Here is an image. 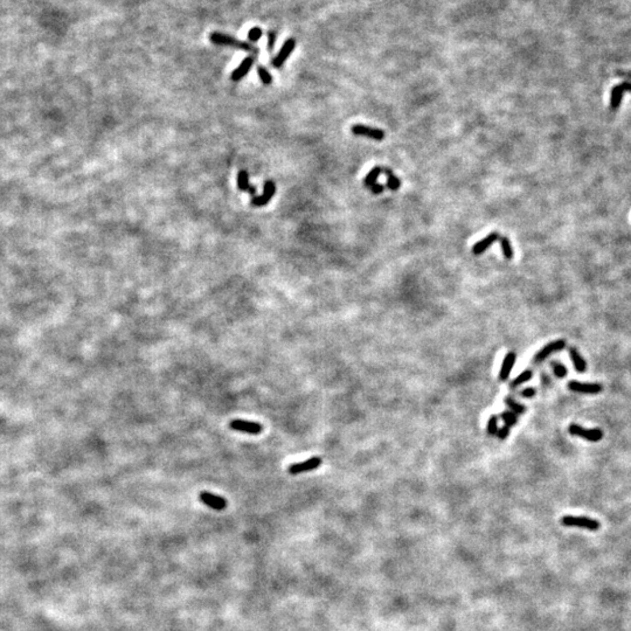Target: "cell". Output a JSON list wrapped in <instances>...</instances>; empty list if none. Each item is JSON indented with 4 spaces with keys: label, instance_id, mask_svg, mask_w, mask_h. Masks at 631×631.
Returning <instances> with one entry per match:
<instances>
[{
    "label": "cell",
    "instance_id": "83f0119b",
    "mask_svg": "<svg viewBox=\"0 0 631 631\" xmlns=\"http://www.w3.org/2000/svg\"><path fill=\"white\" fill-rule=\"evenodd\" d=\"M510 428L511 427L506 426V424H505L503 428H500V430L498 431V435H497L498 438H499V440H505V438L510 435Z\"/></svg>",
    "mask_w": 631,
    "mask_h": 631
},
{
    "label": "cell",
    "instance_id": "ac0fdd59",
    "mask_svg": "<svg viewBox=\"0 0 631 631\" xmlns=\"http://www.w3.org/2000/svg\"><path fill=\"white\" fill-rule=\"evenodd\" d=\"M382 172H385V175L387 176V187H388L390 191L398 190L401 186V182L397 177L393 175L392 169L386 168V169H382Z\"/></svg>",
    "mask_w": 631,
    "mask_h": 631
},
{
    "label": "cell",
    "instance_id": "ffe728a7",
    "mask_svg": "<svg viewBox=\"0 0 631 631\" xmlns=\"http://www.w3.org/2000/svg\"><path fill=\"white\" fill-rule=\"evenodd\" d=\"M381 172H382V168H380V167H374L373 169H371L370 173L366 176V178H365V186L370 188L372 185H374V184L376 183V179H378V177L381 175Z\"/></svg>",
    "mask_w": 631,
    "mask_h": 631
},
{
    "label": "cell",
    "instance_id": "4dcf8cb0",
    "mask_svg": "<svg viewBox=\"0 0 631 631\" xmlns=\"http://www.w3.org/2000/svg\"><path fill=\"white\" fill-rule=\"evenodd\" d=\"M522 394H523V396H525V397H533L537 394V392L533 387H529V388L524 389Z\"/></svg>",
    "mask_w": 631,
    "mask_h": 631
},
{
    "label": "cell",
    "instance_id": "7c38bea8",
    "mask_svg": "<svg viewBox=\"0 0 631 631\" xmlns=\"http://www.w3.org/2000/svg\"><path fill=\"white\" fill-rule=\"evenodd\" d=\"M625 91H631V83L629 82H624L619 86L615 87L614 90L611 91V98H610V108L612 110H616L621 104L622 101V96Z\"/></svg>",
    "mask_w": 631,
    "mask_h": 631
},
{
    "label": "cell",
    "instance_id": "9a60e30c",
    "mask_svg": "<svg viewBox=\"0 0 631 631\" xmlns=\"http://www.w3.org/2000/svg\"><path fill=\"white\" fill-rule=\"evenodd\" d=\"M499 238L500 236L498 233L489 234L485 239L478 241L474 247H472V253H474L475 255H482V254L484 253L485 250L488 249L491 245H492V243L496 242L497 240H499Z\"/></svg>",
    "mask_w": 631,
    "mask_h": 631
},
{
    "label": "cell",
    "instance_id": "8992f818",
    "mask_svg": "<svg viewBox=\"0 0 631 631\" xmlns=\"http://www.w3.org/2000/svg\"><path fill=\"white\" fill-rule=\"evenodd\" d=\"M275 193H276L275 183L272 182V180H268V182H265L264 184L263 194L260 195V197H254L252 199V205L255 206V207H263V206L269 204V201L271 200Z\"/></svg>",
    "mask_w": 631,
    "mask_h": 631
},
{
    "label": "cell",
    "instance_id": "f546056e",
    "mask_svg": "<svg viewBox=\"0 0 631 631\" xmlns=\"http://www.w3.org/2000/svg\"><path fill=\"white\" fill-rule=\"evenodd\" d=\"M370 188H371L372 193H373V194H381L382 192H383V190H385V187H383L382 185H380V184H378V183H375L374 185H372Z\"/></svg>",
    "mask_w": 631,
    "mask_h": 631
},
{
    "label": "cell",
    "instance_id": "277c9868",
    "mask_svg": "<svg viewBox=\"0 0 631 631\" xmlns=\"http://www.w3.org/2000/svg\"><path fill=\"white\" fill-rule=\"evenodd\" d=\"M230 427H231V429H233V430L241 431V433L252 434V435H257L263 430V428H262L260 423L252 422V421H246V420H233L231 422Z\"/></svg>",
    "mask_w": 631,
    "mask_h": 631
},
{
    "label": "cell",
    "instance_id": "5bb4252c",
    "mask_svg": "<svg viewBox=\"0 0 631 631\" xmlns=\"http://www.w3.org/2000/svg\"><path fill=\"white\" fill-rule=\"evenodd\" d=\"M254 65V58L253 56H248L246 58L245 60L241 62V65L236 68L233 73H232V80L238 82V81H241L243 77H245L247 74L250 72Z\"/></svg>",
    "mask_w": 631,
    "mask_h": 631
},
{
    "label": "cell",
    "instance_id": "9c48e42d",
    "mask_svg": "<svg viewBox=\"0 0 631 631\" xmlns=\"http://www.w3.org/2000/svg\"><path fill=\"white\" fill-rule=\"evenodd\" d=\"M564 348H566V341H564L563 339L554 340V341L549 342V344L546 345L545 348H542L540 351H539L534 359H536L537 363H541V361H544L546 358L551 356V354H553L554 352H559V351L563 350Z\"/></svg>",
    "mask_w": 631,
    "mask_h": 631
},
{
    "label": "cell",
    "instance_id": "8fae6325",
    "mask_svg": "<svg viewBox=\"0 0 631 631\" xmlns=\"http://www.w3.org/2000/svg\"><path fill=\"white\" fill-rule=\"evenodd\" d=\"M296 46V41L294 39H289L284 42V45L280 48L279 53L277 54L274 60H272V66L275 68H280L284 65V62L288 60V58L290 56L291 53H293L294 48Z\"/></svg>",
    "mask_w": 631,
    "mask_h": 631
},
{
    "label": "cell",
    "instance_id": "484cf974",
    "mask_svg": "<svg viewBox=\"0 0 631 631\" xmlns=\"http://www.w3.org/2000/svg\"><path fill=\"white\" fill-rule=\"evenodd\" d=\"M262 36V29L260 27H254L248 32V39L250 42H257Z\"/></svg>",
    "mask_w": 631,
    "mask_h": 631
},
{
    "label": "cell",
    "instance_id": "4316f807",
    "mask_svg": "<svg viewBox=\"0 0 631 631\" xmlns=\"http://www.w3.org/2000/svg\"><path fill=\"white\" fill-rule=\"evenodd\" d=\"M553 368H554V374L558 376V378H564L567 375V368L563 366L562 364H553Z\"/></svg>",
    "mask_w": 631,
    "mask_h": 631
},
{
    "label": "cell",
    "instance_id": "cb8c5ba5",
    "mask_svg": "<svg viewBox=\"0 0 631 631\" xmlns=\"http://www.w3.org/2000/svg\"><path fill=\"white\" fill-rule=\"evenodd\" d=\"M257 73H258V76H260V79L262 81V83L265 84V86H268V84H270L272 82L271 74L269 73L268 70L265 69L264 67H258L257 68Z\"/></svg>",
    "mask_w": 631,
    "mask_h": 631
},
{
    "label": "cell",
    "instance_id": "52a82bcc",
    "mask_svg": "<svg viewBox=\"0 0 631 631\" xmlns=\"http://www.w3.org/2000/svg\"><path fill=\"white\" fill-rule=\"evenodd\" d=\"M322 460L319 457H311V458L303 461V462L293 464L289 467V474L291 475H300L303 472H308L311 470H316L317 468L320 467Z\"/></svg>",
    "mask_w": 631,
    "mask_h": 631
},
{
    "label": "cell",
    "instance_id": "6da1fadb",
    "mask_svg": "<svg viewBox=\"0 0 631 631\" xmlns=\"http://www.w3.org/2000/svg\"><path fill=\"white\" fill-rule=\"evenodd\" d=\"M209 40L212 41L214 45H220V46H230V47H234V48H240V49L250 51L253 54H258V49L254 46L250 45V43L246 42V41H241V40H236L234 39L233 36L222 34V33L219 32H214L210 34Z\"/></svg>",
    "mask_w": 631,
    "mask_h": 631
},
{
    "label": "cell",
    "instance_id": "603a6c76",
    "mask_svg": "<svg viewBox=\"0 0 631 631\" xmlns=\"http://www.w3.org/2000/svg\"><path fill=\"white\" fill-rule=\"evenodd\" d=\"M500 418L504 421L505 424L508 427L514 426V424L517 423V421H518V418H517L515 413L513 412H504L503 414L500 415Z\"/></svg>",
    "mask_w": 631,
    "mask_h": 631
},
{
    "label": "cell",
    "instance_id": "ba28073f",
    "mask_svg": "<svg viewBox=\"0 0 631 631\" xmlns=\"http://www.w3.org/2000/svg\"><path fill=\"white\" fill-rule=\"evenodd\" d=\"M352 132L356 136H364V137L374 139V140H382L385 138V132L381 129L370 128L366 125L356 124L352 127Z\"/></svg>",
    "mask_w": 631,
    "mask_h": 631
},
{
    "label": "cell",
    "instance_id": "2e32d148",
    "mask_svg": "<svg viewBox=\"0 0 631 631\" xmlns=\"http://www.w3.org/2000/svg\"><path fill=\"white\" fill-rule=\"evenodd\" d=\"M238 186H239L240 190L243 191V192H249V193L253 194V195H255V193H256L255 188H254L253 186H250V184H249V175H248V172L245 171V169H242V171L239 172V175H238Z\"/></svg>",
    "mask_w": 631,
    "mask_h": 631
},
{
    "label": "cell",
    "instance_id": "e0dca14e",
    "mask_svg": "<svg viewBox=\"0 0 631 631\" xmlns=\"http://www.w3.org/2000/svg\"><path fill=\"white\" fill-rule=\"evenodd\" d=\"M570 358L573 361V365L579 373H584L587 370V364L584 358H582L575 349H570Z\"/></svg>",
    "mask_w": 631,
    "mask_h": 631
},
{
    "label": "cell",
    "instance_id": "7402d4cb",
    "mask_svg": "<svg viewBox=\"0 0 631 631\" xmlns=\"http://www.w3.org/2000/svg\"><path fill=\"white\" fill-rule=\"evenodd\" d=\"M531 379H532V372H531L530 370L524 371L522 374H519L513 380V381H512V387H517V386H519V385H523V383L530 381Z\"/></svg>",
    "mask_w": 631,
    "mask_h": 631
},
{
    "label": "cell",
    "instance_id": "5b68a950",
    "mask_svg": "<svg viewBox=\"0 0 631 631\" xmlns=\"http://www.w3.org/2000/svg\"><path fill=\"white\" fill-rule=\"evenodd\" d=\"M199 498H200L202 504H205L206 506L213 508V510L222 511L227 507V501L223 497L216 496V494L207 492V491L201 492Z\"/></svg>",
    "mask_w": 631,
    "mask_h": 631
},
{
    "label": "cell",
    "instance_id": "d6986e66",
    "mask_svg": "<svg viewBox=\"0 0 631 631\" xmlns=\"http://www.w3.org/2000/svg\"><path fill=\"white\" fill-rule=\"evenodd\" d=\"M499 242L501 246V250H503L504 257L506 260H511L513 257V249H512V245L506 236H500L499 238Z\"/></svg>",
    "mask_w": 631,
    "mask_h": 631
},
{
    "label": "cell",
    "instance_id": "44dd1931",
    "mask_svg": "<svg viewBox=\"0 0 631 631\" xmlns=\"http://www.w3.org/2000/svg\"><path fill=\"white\" fill-rule=\"evenodd\" d=\"M505 402H506V405L511 408L512 412L515 413V414H523V413H525L526 411L525 406L518 404V402H515L513 398L510 396H507L506 398H505Z\"/></svg>",
    "mask_w": 631,
    "mask_h": 631
},
{
    "label": "cell",
    "instance_id": "d4e9b609",
    "mask_svg": "<svg viewBox=\"0 0 631 631\" xmlns=\"http://www.w3.org/2000/svg\"><path fill=\"white\" fill-rule=\"evenodd\" d=\"M488 433L490 435H496L498 433V418L496 415H491L488 421Z\"/></svg>",
    "mask_w": 631,
    "mask_h": 631
},
{
    "label": "cell",
    "instance_id": "7a4b0ae2",
    "mask_svg": "<svg viewBox=\"0 0 631 631\" xmlns=\"http://www.w3.org/2000/svg\"><path fill=\"white\" fill-rule=\"evenodd\" d=\"M561 524L563 526H577L581 529H586L589 531H597L600 529V523L595 519L588 518V517H574V515H566L561 519Z\"/></svg>",
    "mask_w": 631,
    "mask_h": 631
},
{
    "label": "cell",
    "instance_id": "3957f363",
    "mask_svg": "<svg viewBox=\"0 0 631 631\" xmlns=\"http://www.w3.org/2000/svg\"><path fill=\"white\" fill-rule=\"evenodd\" d=\"M568 431H569L573 436L585 438V440L590 441V442H599L603 438V431L599 429V428H594V429H585V428L579 426V424L571 423L569 428H568Z\"/></svg>",
    "mask_w": 631,
    "mask_h": 631
},
{
    "label": "cell",
    "instance_id": "f1b7e54d",
    "mask_svg": "<svg viewBox=\"0 0 631 631\" xmlns=\"http://www.w3.org/2000/svg\"><path fill=\"white\" fill-rule=\"evenodd\" d=\"M275 42H276V33L275 32H270L268 34V47H269V49H272V48H274Z\"/></svg>",
    "mask_w": 631,
    "mask_h": 631
},
{
    "label": "cell",
    "instance_id": "4fadbf2b",
    "mask_svg": "<svg viewBox=\"0 0 631 631\" xmlns=\"http://www.w3.org/2000/svg\"><path fill=\"white\" fill-rule=\"evenodd\" d=\"M515 360H517V356L513 352L507 353L506 356H505L503 364H501V367H500V372H499V379L501 380V381H505V380L508 379V376H510L512 372V368H513L515 364Z\"/></svg>",
    "mask_w": 631,
    "mask_h": 631
},
{
    "label": "cell",
    "instance_id": "30bf717a",
    "mask_svg": "<svg viewBox=\"0 0 631 631\" xmlns=\"http://www.w3.org/2000/svg\"><path fill=\"white\" fill-rule=\"evenodd\" d=\"M568 388L571 392L584 393V394H599L602 392L603 387L600 383H582L578 381H570L568 383Z\"/></svg>",
    "mask_w": 631,
    "mask_h": 631
}]
</instances>
